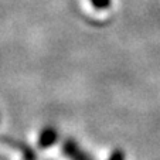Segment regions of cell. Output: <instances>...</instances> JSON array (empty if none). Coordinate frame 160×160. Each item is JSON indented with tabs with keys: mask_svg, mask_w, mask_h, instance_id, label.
Wrapping results in <instances>:
<instances>
[{
	"mask_svg": "<svg viewBox=\"0 0 160 160\" xmlns=\"http://www.w3.org/2000/svg\"><path fill=\"white\" fill-rule=\"evenodd\" d=\"M108 160H126V156H125V152L121 150V149H116L111 153V156L108 157Z\"/></svg>",
	"mask_w": 160,
	"mask_h": 160,
	"instance_id": "4",
	"label": "cell"
},
{
	"mask_svg": "<svg viewBox=\"0 0 160 160\" xmlns=\"http://www.w3.org/2000/svg\"><path fill=\"white\" fill-rule=\"evenodd\" d=\"M62 154L68 160H94L89 153L84 150L75 140L67 139L62 143Z\"/></svg>",
	"mask_w": 160,
	"mask_h": 160,
	"instance_id": "1",
	"label": "cell"
},
{
	"mask_svg": "<svg viewBox=\"0 0 160 160\" xmlns=\"http://www.w3.org/2000/svg\"><path fill=\"white\" fill-rule=\"evenodd\" d=\"M58 140V132L55 128L47 126L40 132L38 135V146L41 149H48L52 145H55Z\"/></svg>",
	"mask_w": 160,
	"mask_h": 160,
	"instance_id": "2",
	"label": "cell"
},
{
	"mask_svg": "<svg viewBox=\"0 0 160 160\" xmlns=\"http://www.w3.org/2000/svg\"><path fill=\"white\" fill-rule=\"evenodd\" d=\"M111 2L112 0H91V3L95 9H99V10H103V9H108L111 6Z\"/></svg>",
	"mask_w": 160,
	"mask_h": 160,
	"instance_id": "3",
	"label": "cell"
}]
</instances>
